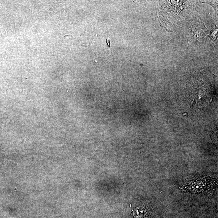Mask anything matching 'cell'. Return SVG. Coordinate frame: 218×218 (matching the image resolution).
I'll return each mask as SVG.
<instances>
[{
    "mask_svg": "<svg viewBox=\"0 0 218 218\" xmlns=\"http://www.w3.org/2000/svg\"><path fill=\"white\" fill-rule=\"evenodd\" d=\"M217 186V181L211 177H198L180 187L181 190L194 193L207 192Z\"/></svg>",
    "mask_w": 218,
    "mask_h": 218,
    "instance_id": "1",
    "label": "cell"
}]
</instances>
